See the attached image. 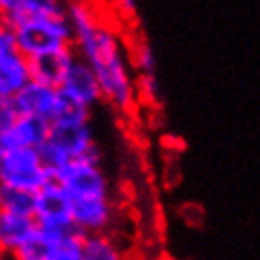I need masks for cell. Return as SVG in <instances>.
Returning a JSON list of instances; mask_svg holds the SVG:
<instances>
[{
	"label": "cell",
	"mask_w": 260,
	"mask_h": 260,
	"mask_svg": "<svg viewBox=\"0 0 260 260\" xmlns=\"http://www.w3.org/2000/svg\"><path fill=\"white\" fill-rule=\"evenodd\" d=\"M117 216L113 197L80 199L73 201V223L84 236L88 234H108Z\"/></svg>",
	"instance_id": "obj_8"
},
{
	"label": "cell",
	"mask_w": 260,
	"mask_h": 260,
	"mask_svg": "<svg viewBox=\"0 0 260 260\" xmlns=\"http://www.w3.org/2000/svg\"><path fill=\"white\" fill-rule=\"evenodd\" d=\"M16 38H14V31L9 27H5L0 31V55L3 53H9V51H16Z\"/></svg>",
	"instance_id": "obj_23"
},
{
	"label": "cell",
	"mask_w": 260,
	"mask_h": 260,
	"mask_svg": "<svg viewBox=\"0 0 260 260\" xmlns=\"http://www.w3.org/2000/svg\"><path fill=\"white\" fill-rule=\"evenodd\" d=\"M49 181H53V170L47 166L42 152L36 148L9 150L0 159V185L36 194Z\"/></svg>",
	"instance_id": "obj_4"
},
{
	"label": "cell",
	"mask_w": 260,
	"mask_h": 260,
	"mask_svg": "<svg viewBox=\"0 0 260 260\" xmlns=\"http://www.w3.org/2000/svg\"><path fill=\"white\" fill-rule=\"evenodd\" d=\"M34 218L38 220V227L57 234L77 230L73 223V199L55 179L49 181L40 192H36Z\"/></svg>",
	"instance_id": "obj_6"
},
{
	"label": "cell",
	"mask_w": 260,
	"mask_h": 260,
	"mask_svg": "<svg viewBox=\"0 0 260 260\" xmlns=\"http://www.w3.org/2000/svg\"><path fill=\"white\" fill-rule=\"evenodd\" d=\"M117 7H119L121 14L135 16V11H137V3H135V0H117Z\"/></svg>",
	"instance_id": "obj_24"
},
{
	"label": "cell",
	"mask_w": 260,
	"mask_h": 260,
	"mask_svg": "<svg viewBox=\"0 0 260 260\" xmlns=\"http://www.w3.org/2000/svg\"><path fill=\"white\" fill-rule=\"evenodd\" d=\"M0 260H18L16 256H0Z\"/></svg>",
	"instance_id": "obj_26"
},
{
	"label": "cell",
	"mask_w": 260,
	"mask_h": 260,
	"mask_svg": "<svg viewBox=\"0 0 260 260\" xmlns=\"http://www.w3.org/2000/svg\"><path fill=\"white\" fill-rule=\"evenodd\" d=\"M34 210H36V194L34 192L0 185V212L34 216Z\"/></svg>",
	"instance_id": "obj_16"
},
{
	"label": "cell",
	"mask_w": 260,
	"mask_h": 260,
	"mask_svg": "<svg viewBox=\"0 0 260 260\" xmlns=\"http://www.w3.org/2000/svg\"><path fill=\"white\" fill-rule=\"evenodd\" d=\"M24 14H27V3L24 0H0V18H3L5 27H11Z\"/></svg>",
	"instance_id": "obj_20"
},
{
	"label": "cell",
	"mask_w": 260,
	"mask_h": 260,
	"mask_svg": "<svg viewBox=\"0 0 260 260\" xmlns=\"http://www.w3.org/2000/svg\"><path fill=\"white\" fill-rule=\"evenodd\" d=\"M82 240L84 234H71L69 238H64L57 249L53 251L51 260H84V251H82Z\"/></svg>",
	"instance_id": "obj_18"
},
{
	"label": "cell",
	"mask_w": 260,
	"mask_h": 260,
	"mask_svg": "<svg viewBox=\"0 0 260 260\" xmlns=\"http://www.w3.org/2000/svg\"><path fill=\"white\" fill-rule=\"evenodd\" d=\"M7 152H9V148H7V144H5V137L0 135V159H3Z\"/></svg>",
	"instance_id": "obj_25"
},
{
	"label": "cell",
	"mask_w": 260,
	"mask_h": 260,
	"mask_svg": "<svg viewBox=\"0 0 260 260\" xmlns=\"http://www.w3.org/2000/svg\"><path fill=\"white\" fill-rule=\"evenodd\" d=\"M29 82H31V69L27 55H22L18 49L0 55V97L16 100V95Z\"/></svg>",
	"instance_id": "obj_13"
},
{
	"label": "cell",
	"mask_w": 260,
	"mask_h": 260,
	"mask_svg": "<svg viewBox=\"0 0 260 260\" xmlns=\"http://www.w3.org/2000/svg\"><path fill=\"white\" fill-rule=\"evenodd\" d=\"M75 60H77L75 47H62V49L49 51V53L31 57L29 60L31 80L51 88H60L64 80L69 77Z\"/></svg>",
	"instance_id": "obj_7"
},
{
	"label": "cell",
	"mask_w": 260,
	"mask_h": 260,
	"mask_svg": "<svg viewBox=\"0 0 260 260\" xmlns=\"http://www.w3.org/2000/svg\"><path fill=\"white\" fill-rule=\"evenodd\" d=\"M14 31L16 47L29 60L49 51L73 47V27L69 14H31L22 16L9 27Z\"/></svg>",
	"instance_id": "obj_2"
},
{
	"label": "cell",
	"mask_w": 260,
	"mask_h": 260,
	"mask_svg": "<svg viewBox=\"0 0 260 260\" xmlns=\"http://www.w3.org/2000/svg\"><path fill=\"white\" fill-rule=\"evenodd\" d=\"M67 14L73 27L77 57L95 71L102 84L104 102L119 113H130L139 102L133 60L119 29L104 20L88 0H69Z\"/></svg>",
	"instance_id": "obj_1"
},
{
	"label": "cell",
	"mask_w": 260,
	"mask_h": 260,
	"mask_svg": "<svg viewBox=\"0 0 260 260\" xmlns=\"http://www.w3.org/2000/svg\"><path fill=\"white\" fill-rule=\"evenodd\" d=\"M168 260H174V258H168Z\"/></svg>",
	"instance_id": "obj_28"
},
{
	"label": "cell",
	"mask_w": 260,
	"mask_h": 260,
	"mask_svg": "<svg viewBox=\"0 0 260 260\" xmlns=\"http://www.w3.org/2000/svg\"><path fill=\"white\" fill-rule=\"evenodd\" d=\"M60 93L64 97H69V100L86 106V108H93L100 102H104L102 84H100V80H97L95 71L90 69L84 60H80V57L75 60L69 77L60 86Z\"/></svg>",
	"instance_id": "obj_9"
},
{
	"label": "cell",
	"mask_w": 260,
	"mask_h": 260,
	"mask_svg": "<svg viewBox=\"0 0 260 260\" xmlns=\"http://www.w3.org/2000/svg\"><path fill=\"white\" fill-rule=\"evenodd\" d=\"M20 108L11 97H0V135H5L14 123L20 119Z\"/></svg>",
	"instance_id": "obj_19"
},
{
	"label": "cell",
	"mask_w": 260,
	"mask_h": 260,
	"mask_svg": "<svg viewBox=\"0 0 260 260\" xmlns=\"http://www.w3.org/2000/svg\"><path fill=\"white\" fill-rule=\"evenodd\" d=\"M5 29V22H3V18H0V31H3Z\"/></svg>",
	"instance_id": "obj_27"
},
{
	"label": "cell",
	"mask_w": 260,
	"mask_h": 260,
	"mask_svg": "<svg viewBox=\"0 0 260 260\" xmlns=\"http://www.w3.org/2000/svg\"><path fill=\"white\" fill-rule=\"evenodd\" d=\"M36 232L38 220L34 216L0 212V256H16Z\"/></svg>",
	"instance_id": "obj_11"
},
{
	"label": "cell",
	"mask_w": 260,
	"mask_h": 260,
	"mask_svg": "<svg viewBox=\"0 0 260 260\" xmlns=\"http://www.w3.org/2000/svg\"><path fill=\"white\" fill-rule=\"evenodd\" d=\"M40 152L53 172L77 159H102L90 123H51L49 137Z\"/></svg>",
	"instance_id": "obj_3"
},
{
	"label": "cell",
	"mask_w": 260,
	"mask_h": 260,
	"mask_svg": "<svg viewBox=\"0 0 260 260\" xmlns=\"http://www.w3.org/2000/svg\"><path fill=\"white\" fill-rule=\"evenodd\" d=\"M16 104L22 115L40 117V119H47L49 123H53L57 117V110H60V104H62V93H60V88H51V86H44V84H38L31 80L16 95Z\"/></svg>",
	"instance_id": "obj_10"
},
{
	"label": "cell",
	"mask_w": 260,
	"mask_h": 260,
	"mask_svg": "<svg viewBox=\"0 0 260 260\" xmlns=\"http://www.w3.org/2000/svg\"><path fill=\"white\" fill-rule=\"evenodd\" d=\"M130 60H133V69L137 71L139 75L154 73L157 57H154V51L150 49V44H148V42H137V44H135L133 53H130Z\"/></svg>",
	"instance_id": "obj_17"
},
{
	"label": "cell",
	"mask_w": 260,
	"mask_h": 260,
	"mask_svg": "<svg viewBox=\"0 0 260 260\" xmlns=\"http://www.w3.org/2000/svg\"><path fill=\"white\" fill-rule=\"evenodd\" d=\"M84 260H128L121 245L110 234H88L82 240Z\"/></svg>",
	"instance_id": "obj_15"
},
{
	"label": "cell",
	"mask_w": 260,
	"mask_h": 260,
	"mask_svg": "<svg viewBox=\"0 0 260 260\" xmlns=\"http://www.w3.org/2000/svg\"><path fill=\"white\" fill-rule=\"evenodd\" d=\"M27 3V14H64L67 11V3L64 0H24Z\"/></svg>",
	"instance_id": "obj_22"
},
{
	"label": "cell",
	"mask_w": 260,
	"mask_h": 260,
	"mask_svg": "<svg viewBox=\"0 0 260 260\" xmlns=\"http://www.w3.org/2000/svg\"><path fill=\"white\" fill-rule=\"evenodd\" d=\"M137 93H139V100H144V102H150V104L157 102L159 100V82H157V75H154V73L137 75Z\"/></svg>",
	"instance_id": "obj_21"
},
{
	"label": "cell",
	"mask_w": 260,
	"mask_h": 260,
	"mask_svg": "<svg viewBox=\"0 0 260 260\" xmlns=\"http://www.w3.org/2000/svg\"><path fill=\"white\" fill-rule=\"evenodd\" d=\"M53 179L60 183L73 201L113 197L110 181L102 168V159H77L62 166L53 172Z\"/></svg>",
	"instance_id": "obj_5"
},
{
	"label": "cell",
	"mask_w": 260,
	"mask_h": 260,
	"mask_svg": "<svg viewBox=\"0 0 260 260\" xmlns=\"http://www.w3.org/2000/svg\"><path fill=\"white\" fill-rule=\"evenodd\" d=\"M77 232L80 230H73V232H67V234H57V232L38 227V232L20 247V249H18L16 258L18 260H51L53 251L57 249V245H60L64 238H69L71 234H77Z\"/></svg>",
	"instance_id": "obj_14"
},
{
	"label": "cell",
	"mask_w": 260,
	"mask_h": 260,
	"mask_svg": "<svg viewBox=\"0 0 260 260\" xmlns=\"http://www.w3.org/2000/svg\"><path fill=\"white\" fill-rule=\"evenodd\" d=\"M49 130H51V123L47 119L20 115V119L3 137L9 150H18V148H36V150H40L49 137Z\"/></svg>",
	"instance_id": "obj_12"
}]
</instances>
